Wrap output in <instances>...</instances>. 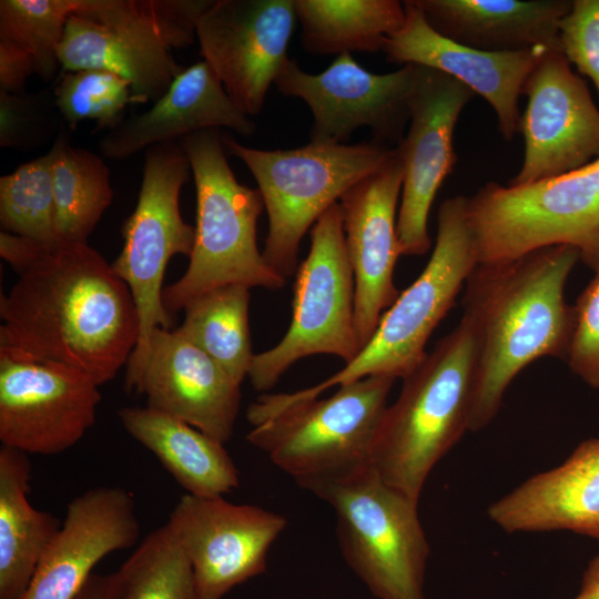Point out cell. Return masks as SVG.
Here are the masks:
<instances>
[{
  "label": "cell",
  "instance_id": "obj_29",
  "mask_svg": "<svg viewBox=\"0 0 599 599\" xmlns=\"http://www.w3.org/2000/svg\"><path fill=\"white\" fill-rule=\"evenodd\" d=\"M55 223L64 243H88L113 199L110 171L98 154L70 144L61 128L52 146Z\"/></svg>",
  "mask_w": 599,
  "mask_h": 599
},
{
  "label": "cell",
  "instance_id": "obj_18",
  "mask_svg": "<svg viewBox=\"0 0 599 599\" xmlns=\"http://www.w3.org/2000/svg\"><path fill=\"white\" fill-rule=\"evenodd\" d=\"M520 130L525 153L508 185L576 171L599 158V110L562 51L547 52L527 78Z\"/></svg>",
  "mask_w": 599,
  "mask_h": 599
},
{
  "label": "cell",
  "instance_id": "obj_40",
  "mask_svg": "<svg viewBox=\"0 0 599 599\" xmlns=\"http://www.w3.org/2000/svg\"><path fill=\"white\" fill-rule=\"evenodd\" d=\"M572 599H599V555L589 561L582 576L580 590Z\"/></svg>",
  "mask_w": 599,
  "mask_h": 599
},
{
  "label": "cell",
  "instance_id": "obj_12",
  "mask_svg": "<svg viewBox=\"0 0 599 599\" xmlns=\"http://www.w3.org/2000/svg\"><path fill=\"white\" fill-rule=\"evenodd\" d=\"M355 282L338 202L311 229V248L295 273L292 319L283 338L254 354L247 377L268 390L297 361L328 354L351 363L361 352L355 327Z\"/></svg>",
  "mask_w": 599,
  "mask_h": 599
},
{
  "label": "cell",
  "instance_id": "obj_4",
  "mask_svg": "<svg viewBox=\"0 0 599 599\" xmlns=\"http://www.w3.org/2000/svg\"><path fill=\"white\" fill-rule=\"evenodd\" d=\"M196 190L194 244L185 273L163 290L167 313H177L200 295L225 285L280 290L286 278L272 268L256 242L264 202L258 189L237 181L220 130L192 133L181 141Z\"/></svg>",
  "mask_w": 599,
  "mask_h": 599
},
{
  "label": "cell",
  "instance_id": "obj_6",
  "mask_svg": "<svg viewBox=\"0 0 599 599\" xmlns=\"http://www.w3.org/2000/svg\"><path fill=\"white\" fill-rule=\"evenodd\" d=\"M212 0H78L59 61L63 72L112 71L131 84L133 103L156 101L184 69L173 50L196 39Z\"/></svg>",
  "mask_w": 599,
  "mask_h": 599
},
{
  "label": "cell",
  "instance_id": "obj_5",
  "mask_svg": "<svg viewBox=\"0 0 599 599\" xmlns=\"http://www.w3.org/2000/svg\"><path fill=\"white\" fill-rule=\"evenodd\" d=\"M467 196L446 199L439 206L433 253L419 276L382 315L369 342L348 364L323 382L293 393L263 394V415L292 403L314 399L331 387L370 376L406 377L426 356L429 336L454 305L477 266L466 217Z\"/></svg>",
  "mask_w": 599,
  "mask_h": 599
},
{
  "label": "cell",
  "instance_id": "obj_35",
  "mask_svg": "<svg viewBox=\"0 0 599 599\" xmlns=\"http://www.w3.org/2000/svg\"><path fill=\"white\" fill-rule=\"evenodd\" d=\"M59 113L53 93L0 92V146L30 150L50 139Z\"/></svg>",
  "mask_w": 599,
  "mask_h": 599
},
{
  "label": "cell",
  "instance_id": "obj_14",
  "mask_svg": "<svg viewBox=\"0 0 599 599\" xmlns=\"http://www.w3.org/2000/svg\"><path fill=\"white\" fill-rule=\"evenodd\" d=\"M418 67L377 74L349 53L337 55L321 73L305 72L288 59L275 80L277 90L303 100L313 115L311 142L344 144L359 128L372 130L374 141L397 145L409 122V100Z\"/></svg>",
  "mask_w": 599,
  "mask_h": 599
},
{
  "label": "cell",
  "instance_id": "obj_31",
  "mask_svg": "<svg viewBox=\"0 0 599 599\" xmlns=\"http://www.w3.org/2000/svg\"><path fill=\"white\" fill-rule=\"evenodd\" d=\"M116 599H200L192 567L165 524L116 570Z\"/></svg>",
  "mask_w": 599,
  "mask_h": 599
},
{
  "label": "cell",
  "instance_id": "obj_28",
  "mask_svg": "<svg viewBox=\"0 0 599 599\" xmlns=\"http://www.w3.org/2000/svg\"><path fill=\"white\" fill-rule=\"evenodd\" d=\"M302 48L313 54L382 51L405 21L397 0H294Z\"/></svg>",
  "mask_w": 599,
  "mask_h": 599
},
{
  "label": "cell",
  "instance_id": "obj_23",
  "mask_svg": "<svg viewBox=\"0 0 599 599\" xmlns=\"http://www.w3.org/2000/svg\"><path fill=\"white\" fill-rule=\"evenodd\" d=\"M230 129L243 136L256 131L205 61L184 68L146 111L122 120L99 140L100 153L123 160L150 146L179 142L204 130Z\"/></svg>",
  "mask_w": 599,
  "mask_h": 599
},
{
  "label": "cell",
  "instance_id": "obj_21",
  "mask_svg": "<svg viewBox=\"0 0 599 599\" xmlns=\"http://www.w3.org/2000/svg\"><path fill=\"white\" fill-rule=\"evenodd\" d=\"M141 531L133 494L122 487L91 488L67 506L21 599H74L105 556L134 546Z\"/></svg>",
  "mask_w": 599,
  "mask_h": 599
},
{
  "label": "cell",
  "instance_id": "obj_15",
  "mask_svg": "<svg viewBox=\"0 0 599 599\" xmlns=\"http://www.w3.org/2000/svg\"><path fill=\"white\" fill-rule=\"evenodd\" d=\"M295 20L294 0H212L196 22L203 61L248 116L290 59Z\"/></svg>",
  "mask_w": 599,
  "mask_h": 599
},
{
  "label": "cell",
  "instance_id": "obj_1",
  "mask_svg": "<svg viewBox=\"0 0 599 599\" xmlns=\"http://www.w3.org/2000/svg\"><path fill=\"white\" fill-rule=\"evenodd\" d=\"M0 255L17 272L1 295L0 345L61 363L97 385L126 365L139 338L126 284L88 243L44 245L0 233Z\"/></svg>",
  "mask_w": 599,
  "mask_h": 599
},
{
  "label": "cell",
  "instance_id": "obj_22",
  "mask_svg": "<svg viewBox=\"0 0 599 599\" xmlns=\"http://www.w3.org/2000/svg\"><path fill=\"white\" fill-rule=\"evenodd\" d=\"M236 383L213 358L175 331L156 328L134 392L151 408L225 444L241 400Z\"/></svg>",
  "mask_w": 599,
  "mask_h": 599
},
{
  "label": "cell",
  "instance_id": "obj_8",
  "mask_svg": "<svg viewBox=\"0 0 599 599\" xmlns=\"http://www.w3.org/2000/svg\"><path fill=\"white\" fill-rule=\"evenodd\" d=\"M395 378L370 376L338 386L327 398L283 406L253 426L246 439L297 485L314 488L370 466L375 436Z\"/></svg>",
  "mask_w": 599,
  "mask_h": 599
},
{
  "label": "cell",
  "instance_id": "obj_7",
  "mask_svg": "<svg viewBox=\"0 0 599 599\" xmlns=\"http://www.w3.org/2000/svg\"><path fill=\"white\" fill-rule=\"evenodd\" d=\"M230 154L250 170L268 217L263 256L287 278L296 273L301 241L316 221L342 197L396 153L373 141L357 144H316L290 150L246 146L222 134Z\"/></svg>",
  "mask_w": 599,
  "mask_h": 599
},
{
  "label": "cell",
  "instance_id": "obj_30",
  "mask_svg": "<svg viewBox=\"0 0 599 599\" xmlns=\"http://www.w3.org/2000/svg\"><path fill=\"white\" fill-rule=\"evenodd\" d=\"M250 287L213 288L189 303L174 331L213 358L236 383L247 377L254 353L248 326Z\"/></svg>",
  "mask_w": 599,
  "mask_h": 599
},
{
  "label": "cell",
  "instance_id": "obj_3",
  "mask_svg": "<svg viewBox=\"0 0 599 599\" xmlns=\"http://www.w3.org/2000/svg\"><path fill=\"white\" fill-rule=\"evenodd\" d=\"M477 344L470 321L457 326L403 378L379 423L370 466L387 485L419 501L429 474L469 430Z\"/></svg>",
  "mask_w": 599,
  "mask_h": 599
},
{
  "label": "cell",
  "instance_id": "obj_36",
  "mask_svg": "<svg viewBox=\"0 0 599 599\" xmlns=\"http://www.w3.org/2000/svg\"><path fill=\"white\" fill-rule=\"evenodd\" d=\"M572 307V329L565 358L571 372L599 388V271Z\"/></svg>",
  "mask_w": 599,
  "mask_h": 599
},
{
  "label": "cell",
  "instance_id": "obj_38",
  "mask_svg": "<svg viewBox=\"0 0 599 599\" xmlns=\"http://www.w3.org/2000/svg\"><path fill=\"white\" fill-rule=\"evenodd\" d=\"M33 73L37 74V68L31 55L13 43L0 40V92H24V84Z\"/></svg>",
  "mask_w": 599,
  "mask_h": 599
},
{
  "label": "cell",
  "instance_id": "obj_13",
  "mask_svg": "<svg viewBox=\"0 0 599 599\" xmlns=\"http://www.w3.org/2000/svg\"><path fill=\"white\" fill-rule=\"evenodd\" d=\"M99 385L71 366L0 345V440L28 455H55L94 425Z\"/></svg>",
  "mask_w": 599,
  "mask_h": 599
},
{
  "label": "cell",
  "instance_id": "obj_37",
  "mask_svg": "<svg viewBox=\"0 0 599 599\" xmlns=\"http://www.w3.org/2000/svg\"><path fill=\"white\" fill-rule=\"evenodd\" d=\"M561 51L599 95V0H575L559 22Z\"/></svg>",
  "mask_w": 599,
  "mask_h": 599
},
{
  "label": "cell",
  "instance_id": "obj_32",
  "mask_svg": "<svg viewBox=\"0 0 599 599\" xmlns=\"http://www.w3.org/2000/svg\"><path fill=\"white\" fill-rule=\"evenodd\" d=\"M53 152L20 164L0 177V224L3 232L44 245L61 243L52 184Z\"/></svg>",
  "mask_w": 599,
  "mask_h": 599
},
{
  "label": "cell",
  "instance_id": "obj_33",
  "mask_svg": "<svg viewBox=\"0 0 599 599\" xmlns=\"http://www.w3.org/2000/svg\"><path fill=\"white\" fill-rule=\"evenodd\" d=\"M78 0H1L0 40L26 51L37 74L52 80L60 67L59 49Z\"/></svg>",
  "mask_w": 599,
  "mask_h": 599
},
{
  "label": "cell",
  "instance_id": "obj_16",
  "mask_svg": "<svg viewBox=\"0 0 599 599\" xmlns=\"http://www.w3.org/2000/svg\"><path fill=\"white\" fill-rule=\"evenodd\" d=\"M417 67L409 128L396 145L403 164L397 237L402 255L416 256L430 248L429 211L457 161L453 140L458 116L475 95L455 78Z\"/></svg>",
  "mask_w": 599,
  "mask_h": 599
},
{
  "label": "cell",
  "instance_id": "obj_26",
  "mask_svg": "<svg viewBox=\"0 0 599 599\" xmlns=\"http://www.w3.org/2000/svg\"><path fill=\"white\" fill-rule=\"evenodd\" d=\"M119 418L189 495L221 497L240 486L238 470L224 444L197 428L149 406L124 407Z\"/></svg>",
  "mask_w": 599,
  "mask_h": 599
},
{
  "label": "cell",
  "instance_id": "obj_2",
  "mask_svg": "<svg viewBox=\"0 0 599 599\" xmlns=\"http://www.w3.org/2000/svg\"><path fill=\"white\" fill-rule=\"evenodd\" d=\"M578 261L575 246L554 245L477 264L468 276L463 315L477 344L469 432L493 422L509 385L529 364L565 357L572 329L565 286Z\"/></svg>",
  "mask_w": 599,
  "mask_h": 599
},
{
  "label": "cell",
  "instance_id": "obj_39",
  "mask_svg": "<svg viewBox=\"0 0 599 599\" xmlns=\"http://www.w3.org/2000/svg\"><path fill=\"white\" fill-rule=\"evenodd\" d=\"M119 587L118 571L93 573L74 599H116Z\"/></svg>",
  "mask_w": 599,
  "mask_h": 599
},
{
  "label": "cell",
  "instance_id": "obj_27",
  "mask_svg": "<svg viewBox=\"0 0 599 599\" xmlns=\"http://www.w3.org/2000/svg\"><path fill=\"white\" fill-rule=\"evenodd\" d=\"M29 455L0 448V599H21L61 524L28 500Z\"/></svg>",
  "mask_w": 599,
  "mask_h": 599
},
{
  "label": "cell",
  "instance_id": "obj_19",
  "mask_svg": "<svg viewBox=\"0 0 599 599\" xmlns=\"http://www.w3.org/2000/svg\"><path fill=\"white\" fill-rule=\"evenodd\" d=\"M402 186L403 164L396 150L389 161L348 189L338 202L354 274L355 327L361 349L400 294L394 270L402 255L397 237Z\"/></svg>",
  "mask_w": 599,
  "mask_h": 599
},
{
  "label": "cell",
  "instance_id": "obj_10",
  "mask_svg": "<svg viewBox=\"0 0 599 599\" xmlns=\"http://www.w3.org/2000/svg\"><path fill=\"white\" fill-rule=\"evenodd\" d=\"M191 166L179 142L145 150L142 183L134 211L122 225L123 247L111 263L126 284L139 317V338L126 363L125 388L135 389L149 343L156 328L169 329L172 317L163 304V280L170 260L190 256L194 227L180 211V193Z\"/></svg>",
  "mask_w": 599,
  "mask_h": 599
},
{
  "label": "cell",
  "instance_id": "obj_17",
  "mask_svg": "<svg viewBox=\"0 0 599 599\" xmlns=\"http://www.w3.org/2000/svg\"><path fill=\"white\" fill-rule=\"evenodd\" d=\"M166 525L192 567L200 599H223L236 586L265 572L270 548L287 520L223 496L186 494Z\"/></svg>",
  "mask_w": 599,
  "mask_h": 599
},
{
  "label": "cell",
  "instance_id": "obj_34",
  "mask_svg": "<svg viewBox=\"0 0 599 599\" xmlns=\"http://www.w3.org/2000/svg\"><path fill=\"white\" fill-rule=\"evenodd\" d=\"M53 97L70 130L81 121L94 120L97 131H109L122 121L125 106L133 103L130 82L103 69L64 72Z\"/></svg>",
  "mask_w": 599,
  "mask_h": 599
},
{
  "label": "cell",
  "instance_id": "obj_11",
  "mask_svg": "<svg viewBox=\"0 0 599 599\" xmlns=\"http://www.w3.org/2000/svg\"><path fill=\"white\" fill-rule=\"evenodd\" d=\"M335 511L342 555L377 599H426L430 552L418 501L384 483L372 467L314 488Z\"/></svg>",
  "mask_w": 599,
  "mask_h": 599
},
{
  "label": "cell",
  "instance_id": "obj_20",
  "mask_svg": "<svg viewBox=\"0 0 599 599\" xmlns=\"http://www.w3.org/2000/svg\"><path fill=\"white\" fill-rule=\"evenodd\" d=\"M404 8L403 26L384 43L382 51L386 60L430 68L455 78L487 100L495 111L502 138L514 139L520 130L518 99L527 78L547 52L559 50H478L434 30L414 0L404 1Z\"/></svg>",
  "mask_w": 599,
  "mask_h": 599
},
{
  "label": "cell",
  "instance_id": "obj_25",
  "mask_svg": "<svg viewBox=\"0 0 599 599\" xmlns=\"http://www.w3.org/2000/svg\"><path fill=\"white\" fill-rule=\"evenodd\" d=\"M429 26L460 44L491 52L561 51L559 22L568 0H414Z\"/></svg>",
  "mask_w": 599,
  "mask_h": 599
},
{
  "label": "cell",
  "instance_id": "obj_41",
  "mask_svg": "<svg viewBox=\"0 0 599 599\" xmlns=\"http://www.w3.org/2000/svg\"><path fill=\"white\" fill-rule=\"evenodd\" d=\"M598 199H599V191H598ZM583 263L589 268L593 270L595 272L599 271V220H598V225H597V230L595 234L592 248L590 251L589 256Z\"/></svg>",
  "mask_w": 599,
  "mask_h": 599
},
{
  "label": "cell",
  "instance_id": "obj_9",
  "mask_svg": "<svg viewBox=\"0 0 599 599\" xmlns=\"http://www.w3.org/2000/svg\"><path fill=\"white\" fill-rule=\"evenodd\" d=\"M599 158L550 179L521 185L488 182L466 200L478 264L571 245L585 261L599 220Z\"/></svg>",
  "mask_w": 599,
  "mask_h": 599
},
{
  "label": "cell",
  "instance_id": "obj_24",
  "mask_svg": "<svg viewBox=\"0 0 599 599\" xmlns=\"http://www.w3.org/2000/svg\"><path fill=\"white\" fill-rule=\"evenodd\" d=\"M487 515L508 534L571 531L599 540V438L498 498Z\"/></svg>",
  "mask_w": 599,
  "mask_h": 599
}]
</instances>
